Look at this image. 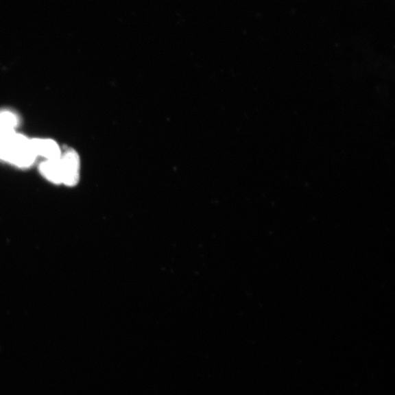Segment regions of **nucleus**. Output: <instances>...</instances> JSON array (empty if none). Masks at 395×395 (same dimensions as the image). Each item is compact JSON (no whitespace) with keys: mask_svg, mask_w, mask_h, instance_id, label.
<instances>
[{"mask_svg":"<svg viewBox=\"0 0 395 395\" xmlns=\"http://www.w3.org/2000/svg\"><path fill=\"white\" fill-rule=\"evenodd\" d=\"M33 147L38 156L46 160H58L61 158L62 151L56 141L51 139H32Z\"/></svg>","mask_w":395,"mask_h":395,"instance_id":"3","label":"nucleus"},{"mask_svg":"<svg viewBox=\"0 0 395 395\" xmlns=\"http://www.w3.org/2000/svg\"><path fill=\"white\" fill-rule=\"evenodd\" d=\"M41 174L49 182L60 184H62V173L60 158L58 160H46L40 165Z\"/></svg>","mask_w":395,"mask_h":395,"instance_id":"4","label":"nucleus"},{"mask_svg":"<svg viewBox=\"0 0 395 395\" xmlns=\"http://www.w3.org/2000/svg\"><path fill=\"white\" fill-rule=\"evenodd\" d=\"M19 123V119L15 113L7 110L0 112V126L15 130Z\"/></svg>","mask_w":395,"mask_h":395,"instance_id":"5","label":"nucleus"},{"mask_svg":"<svg viewBox=\"0 0 395 395\" xmlns=\"http://www.w3.org/2000/svg\"><path fill=\"white\" fill-rule=\"evenodd\" d=\"M5 161L19 168H28L35 163L38 156L32 139L16 134L8 149Z\"/></svg>","mask_w":395,"mask_h":395,"instance_id":"1","label":"nucleus"},{"mask_svg":"<svg viewBox=\"0 0 395 395\" xmlns=\"http://www.w3.org/2000/svg\"><path fill=\"white\" fill-rule=\"evenodd\" d=\"M60 163L62 173V184L74 186L80 178V158L74 149H66L62 153Z\"/></svg>","mask_w":395,"mask_h":395,"instance_id":"2","label":"nucleus"}]
</instances>
